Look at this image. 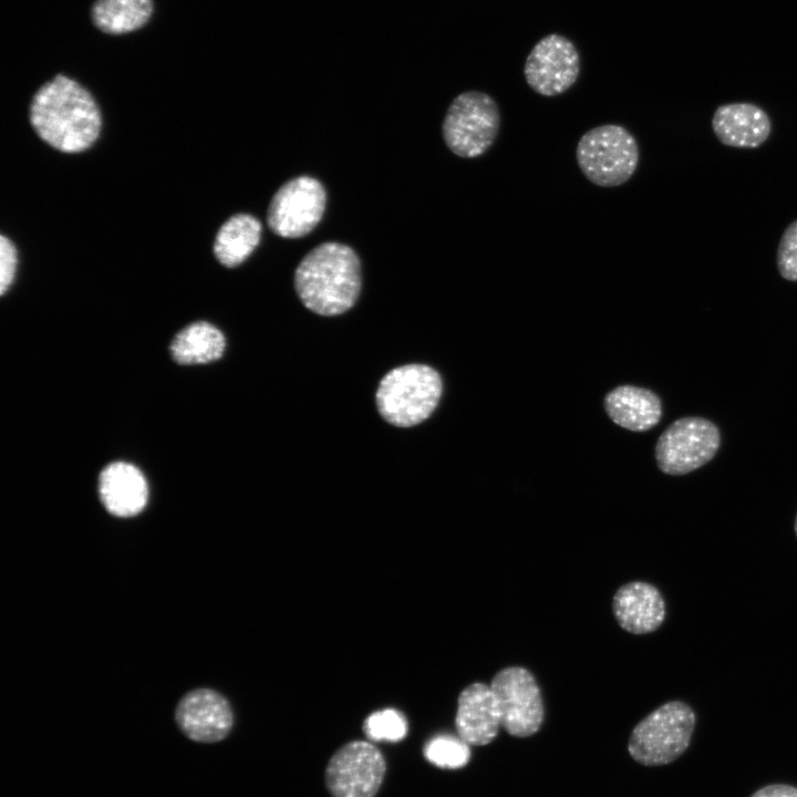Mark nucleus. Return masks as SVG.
Here are the masks:
<instances>
[{"label": "nucleus", "mask_w": 797, "mask_h": 797, "mask_svg": "<svg viewBox=\"0 0 797 797\" xmlns=\"http://www.w3.org/2000/svg\"><path fill=\"white\" fill-rule=\"evenodd\" d=\"M29 114L38 136L64 153H79L91 147L102 127L101 112L93 95L64 74L55 75L37 91Z\"/></svg>", "instance_id": "f257e3e1"}, {"label": "nucleus", "mask_w": 797, "mask_h": 797, "mask_svg": "<svg viewBox=\"0 0 797 797\" xmlns=\"http://www.w3.org/2000/svg\"><path fill=\"white\" fill-rule=\"evenodd\" d=\"M293 282L310 311L324 317L342 314L354 306L361 291L360 259L346 245L323 242L299 262Z\"/></svg>", "instance_id": "f03ea898"}, {"label": "nucleus", "mask_w": 797, "mask_h": 797, "mask_svg": "<svg viewBox=\"0 0 797 797\" xmlns=\"http://www.w3.org/2000/svg\"><path fill=\"white\" fill-rule=\"evenodd\" d=\"M442 377L425 364H406L387 372L377 386L375 403L383 420L398 427L424 422L436 408Z\"/></svg>", "instance_id": "7ed1b4c3"}, {"label": "nucleus", "mask_w": 797, "mask_h": 797, "mask_svg": "<svg viewBox=\"0 0 797 797\" xmlns=\"http://www.w3.org/2000/svg\"><path fill=\"white\" fill-rule=\"evenodd\" d=\"M695 725V712L687 703L666 702L635 725L628 743L629 754L644 766L667 765L689 748Z\"/></svg>", "instance_id": "20e7f679"}, {"label": "nucleus", "mask_w": 797, "mask_h": 797, "mask_svg": "<svg viewBox=\"0 0 797 797\" xmlns=\"http://www.w3.org/2000/svg\"><path fill=\"white\" fill-rule=\"evenodd\" d=\"M576 158L582 174L600 187H617L635 173L640 152L634 136L618 124L587 131L579 139Z\"/></svg>", "instance_id": "39448f33"}, {"label": "nucleus", "mask_w": 797, "mask_h": 797, "mask_svg": "<svg viewBox=\"0 0 797 797\" xmlns=\"http://www.w3.org/2000/svg\"><path fill=\"white\" fill-rule=\"evenodd\" d=\"M500 127L496 101L480 91H466L449 104L442 125L448 149L462 158L485 154L495 143Z\"/></svg>", "instance_id": "423d86ee"}, {"label": "nucleus", "mask_w": 797, "mask_h": 797, "mask_svg": "<svg viewBox=\"0 0 797 797\" xmlns=\"http://www.w3.org/2000/svg\"><path fill=\"white\" fill-rule=\"evenodd\" d=\"M720 445L721 433L712 421L700 416L681 417L658 438L656 464L664 474L685 475L712 460Z\"/></svg>", "instance_id": "0eeeda50"}, {"label": "nucleus", "mask_w": 797, "mask_h": 797, "mask_svg": "<svg viewBox=\"0 0 797 797\" xmlns=\"http://www.w3.org/2000/svg\"><path fill=\"white\" fill-rule=\"evenodd\" d=\"M489 685L497 700L501 727L509 735L528 737L540 729L544 702L530 671L521 666L505 667L494 675Z\"/></svg>", "instance_id": "6e6552de"}, {"label": "nucleus", "mask_w": 797, "mask_h": 797, "mask_svg": "<svg viewBox=\"0 0 797 797\" xmlns=\"http://www.w3.org/2000/svg\"><path fill=\"white\" fill-rule=\"evenodd\" d=\"M327 204L323 185L310 176H298L284 183L272 196L267 222L283 238L308 235L321 220Z\"/></svg>", "instance_id": "1a4fd4ad"}, {"label": "nucleus", "mask_w": 797, "mask_h": 797, "mask_svg": "<svg viewBox=\"0 0 797 797\" xmlns=\"http://www.w3.org/2000/svg\"><path fill=\"white\" fill-rule=\"evenodd\" d=\"M385 770L384 756L374 744L352 741L331 756L325 785L332 797H374Z\"/></svg>", "instance_id": "9d476101"}, {"label": "nucleus", "mask_w": 797, "mask_h": 797, "mask_svg": "<svg viewBox=\"0 0 797 797\" xmlns=\"http://www.w3.org/2000/svg\"><path fill=\"white\" fill-rule=\"evenodd\" d=\"M580 74V55L571 40L551 33L540 39L528 54L524 75L539 95L552 97L568 91Z\"/></svg>", "instance_id": "9b49d317"}, {"label": "nucleus", "mask_w": 797, "mask_h": 797, "mask_svg": "<svg viewBox=\"0 0 797 797\" xmlns=\"http://www.w3.org/2000/svg\"><path fill=\"white\" fill-rule=\"evenodd\" d=\"M175 721L188 739L213 744L229 735L234 725V713L222 694L200 687L182 696L175 708Z\"/></svg>", "instance_id": "f8f14e48"}, {"label": "nucleus", "mask_w": 797, "mask_h": 797, "mask_svg": "<svg viewBox=\"0 0 797 797\" xmlns=\"http://www.w3.org/2000/svg\"><path fill=\"white\" fill-rule=\"evenodd\" d=\"M500 726V713L490 685L475 682L466 686L457 701V735L469 745H487L495 739Z\"/></svg>", "instance_id": "ddd939ff"}, {"label": "nucleus", "mask_w": 797, "mask_h": 797, "mask_svg": "<svg viewBox=\"0 0 797 797\" xmlns=\"http://www.w3.org/2000/svg\"><path fill=\"white\" fill-rule=\"evenodd\" d=\"M712 130L725 146L756 148L770 136L772 120L765 110L754 103H728L715 110Z\"/></svg>", "instance_id": "4468645a"}, {"label": "nucleus", "mask_w": 797, "mask_h": 797, "mask_svg": "<svg viewBox=\"0 0 797 797\" xmlns=\"http://www.w3.org/2000/svg\"><path fill=\"white\" fill-rule=\"evenodd\" d=\"M612 609L619 625L632 634L654 632L666 613L660 590L643 581L621 586L613 596Z\"/></svg>", "instance_id": "2eb2a0df"}, {"label": "nucleus", "mask_w": 797, "mask_h": 797, "mask_svg": "<svg viewBox=\"0 0 797 797\" xmlns=\"http://www.w3.org/2000/svg\"><path fill=\"white\" fill-rule=\"evenodd\" d=\"M99 495L110 514L126 518L139 514L145 508L148 500V485L136 466L115 462L101 472Z\"/></svg>", "instance_id": "dca6fc26"}, {"label": "nucleus", "mask_w": 797, "mask_h": 797, "mask_svg": "<svg viewBox=\"0 0 797 797\" xmlns=\"http://www.w3.org/2000/svg\"><path fill=\"white\" fill-rule=\"evenodd\" d=\"M609 417L621 427L644 432L655 426L662 416V403L652 391L632 385H621L604 397Z\"/></svg>", "instance_id": "f3484780"}, {"label": "nucleus", "mask_w": 797, "mask_h": 797, "mask_svg": "<svg viewBox=\"0 0 797 797\" xmlns=\"http://www.w3.org/2000/svg\"><path fill=\"white\" fill-rule=\"evenodd\" d=\"M226 349L222 332L206 321H197L180 330L169 350L175 362L184 365L206 364L220 359Z\"/></svg>", "instance_id": "a211bd4d"}, {"label": "nucleus", "mask_w": 797, "mask_h": 797, "mask_svg": "<svg viewBox=\"0 0 797 797\" xmlns=\"http://www.w3.org/2000/svg\"><path fill=\"white\" fill-rule=\"evenodd\" d=\"M261 237L260 221L249 214H236L228 218L219 228L214 253L225 267L242 263L256 249Z\"/></svg>", "instance_id": "6ab92c4d"}, {"label": "nucleus", "mask_w": 797, "mask_h": 797, "mask_svg": "<svg viewBox=\"0 0 797 797\" xmlns=\"http://www.w3.org/2000/svg\"><path fill=\"white\" fill-rule=\"evenodd\" d=\"M153 9V0H95L91 8V18L102 32L124 34L144 27L151 19Z\"/></svg>", "instance_id": "aec40b11"}, {"label": "nucleus", "mask_w": 797, "mask_h": 797, "mask_svg": "<svg viewBox=\"0 0 797 797\" xmlns=\"http://www.w3.org/2000/svg\"><path fill=\"white\" fill-rule=\"evenodd\" d=\"M423 753L431 764L445 769L462 768L470 758L469 744L458 735H436L426 742Z\"/></svg>", "instance_id": "412c9836"}, {"label": "nucleus", "mask_w": 797, "mask_h": 797, "mask_svg": "<svg viewBox=\"0 0 797 797\" xmlns=\"http://www.w3.org/2000/svg\"><path fill=\"white\" fill-rule=\"evenodd\" d=\"M363 732L371 742L396 743L406 736L407 721L400 711L385 708L365 718Z\"/></svg>", "instance_id": "4be33fe9"}, {"label": "nucleus", "mask_w": 797, "mask_h": 797, "mask_svg": "<svg viewBox=\"0 0 797 797\" xmlns=\"http://www.w3.org/2000/svg\"><path fill=\"white\" fill-rule=\"evenodd\" d=\"M776 263L782 278L797 282V220L786 227L779 239Z\"/></svg>", "instance_id": "5701e85b"}, {"label": "nucleus", "mask_w": 797, "mask_h": 797, "mask_svg": "<svg viewBox=\"0 0 797 797\" xmlns=\"http://www.w3.org/2000/svg\"><path fill=\"white\" fill-rule=\"evenodd\" d=\"M18 266L14 244L6 236L0 237V293L4 294L13 282Z\"/></svg>", "instance_id": "b1692460"}, {"label": "nucleus", "mask_w": 797, "mask_h": 797, "mask_svg": "<svg viewBox=\"0 0 797 797\" xmlns=\"http://www.w3.org/2000/svg\"><path fill=\"white\" fill-rule=\"evenodd\" d=\"M751 797H797V787L788 784H769L757 789Z\"/></svg>", "instance_id": "393cba45"}, {"label": "nucleus", "mask_w": 797, "mask_h": 797, "mask_svg": "<svg viewBox=\"0 0 797 797\" xmlns=\"http://www.w3.org/2000/svg\"><path fill=\"white\" fill-rule=\"evenodd\" d=\"M794 530H795V535H796V537H797V514H796V517H795Z\"/></svg>", "instance_id": "a878e982"}]
</instances>
